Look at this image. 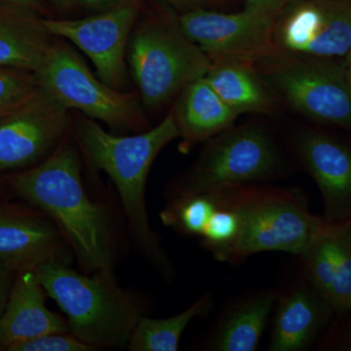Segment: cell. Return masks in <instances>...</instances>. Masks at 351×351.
<instances>
[{"label": "cell", "instance_id": "5", "mask_svg": "<svg viewBox=\"0 0 351 351\" xmlns=\"http://www.w3.org/2000/svg\"><path fill=\"white\" fill-rule=\"evenodd\" d=\"M127 64L143 104L156 108L189 83L204 77L212 62L184 34L178 18L154 17L136 23L127 48Z\"/></svg>", "mask_w": 351, "mask_h": 351}, {"label": "cell", "instance_id": "25", "mask_svg": "<svg viewBox=\"0 0 351 351\" xmlns=\"http://www.w3.org/2000/svg\"><path fill=\"white\" fill-rule=\"evenodd\" d=\"M38 89L32 71L0 66V119L27 103Z\"/></svg>", "mask_w": 351, "mask_h": 351}, {"label": "cell", "instance_id": "28", "mask_svg": "<svg viewBox=\"0 0 351 351\" xmlns=\"http://www.w3.org/2000/svg\"><path fill=\"white\" fill-rule=\"evenodd\" d=\"M246 7L279 14L292 0H243Z\"/></svg>", "mask_w": 351, "mask_h": 351}, {"label": "cell", "instance_id": "36", "mask_svg": "<svg viewBox=\"0 0 351 351\" xmlns=\"http://www.w3.org/2000/svg\"><path fill=\"white\" fill-rule=\"evenodd\" d=\"M348 239H350V241H351V225L350 226H348Z\"/></svg>", "mask_w": 351, "mask_h": 351}, {"label": "cell", "instance_id": "34", "mask_svg": "<svg viewBox=\"0 0 351 351\" xmlns=\"http://www.w3.org/2000/svg\"><path fill=\"white\" fill-rule=\"evenodd\" d=\"M346 68V75H348V84H350L351 92V62L350 63H345Z\"/></svg>", "mask_w": 351, "mask_h": 351}, {"label": "cell", "instance_id": "11", "mask_svg": "<svg viewBox=\"0 0 351 351\" xmlns=\"http://www.w3.org/2000/svg\"><path fill=\"white\" fill-rule=\"evenodd\" d=\"M69 110L39 87L19 108L0 119V175L40 163L71 130Z\"/></svg>", "mask_w": 351, "mask_h": 351}, {"label": "cell", "instance_id": "30", "mask_svg": "<svg viewBox=\"0 0 351 351\" xmlns=\"http://www.w3.org/2000/svg\"><path fill=\"white\" fill-rule=\"evenodd\" d=\"M0 1L23 7V8L29 9V10L38 14L45 12V7H44L43 0H0Z\"/></svg>", "mask_w": 351, "mask_h": 351}, {"label": "cell", "instance_id": "29", "mask_svg": "<svg viewBox=\"0 0 351 351\" xmlns=\"http://www.w3.org/2000/svg\"><path fill=\"white\" fill-rule=\"evenodd\" d=\"M85 8L99 13L123 3L127 0H76Z\"/></svg>", "mask_w": 351, "mask_h": 351}, {"label": "cell", "instance_id": "27", "mask_svg": "<svg viewBox=\"0 0 351 351\" xmlns=\"http://www.w3.org/2000/svg\"><path fill=\"white\" fill-rule=\"evenodd\" d=\"M16 272L0 260V316L5 308Z\"/></svg>", "mask_w": 351, "mask_h": 351}, {"label": "cell", "instance_id": "24", "mask_svg": "<svg viewBox=\"0 0 351 351\" xmlns=\"http://www.w3.org/2000/svg\"><path fill=\"white\" fill-rule=\"evenodd\" d=\"M239 233V219L234 210L218 203V208L199 237L203 245L213 253L216 260L226 262Z\"/></svg>", "mask_w": 351, "mask_h": 351}, {"label": "cell", "instance_id": "18", "mask_svg": "<svg viewBox=\"0 0 351 351\" xmlns=\"http://www.w3.org/2000/svg\"><path fill=\"white\" fill-rule=\"evenodd\" d=\"M172 112L182 140V149L186 152L233 126L239 117L205 76L182 90Z\"/></svg>", "mask_w": 351, "mask_h": 351}, {"label": "cell", "instance_id": "35", "mask_svg": "<svg viewBox=\"0 0 351 351\" xmlns=\"http://www.w3.org/2000/svg\"><path fill=\"white\" fill-rule=\"evenodd\" d=\"M343 62H345V63H350V62H351V51L350 54H348V56L343 60Z\"/></svg>", "mask_w": 351, "mask_h": 351}, {"label": "cell", "instance_id": "17", "mask_svg": "<svg viewBox=\"0 0 351 351\" xmlns=\"http://www.w3.org/2000/svg\"><path fill=\"white\" fill-rule=\"evenodd\" d=\"M56 40L38 13L0 1V66L36 73Z\"/></svg>", "mask_w": 351, "mask_h": 351}, {"label": "cell", "instance_id": "31", "mask_svg": "<svg viewBox=\"0 0 351 351\" xmlns=\"http://www.w3.org/2000/svg\"><path fill=\"white\" fill-rule=\"evenodd\" d=\"M48 1L60 10L69 12L75 7L76 0H48Z\"/></svg>", "mask_w": 351, "mask_h": 351}, {"label": "cell", "instance_id": "13", "mask_svg": "<svg viewBox=\"0 0 351 351\" xmlns=\"http://www.w3.org/2000/svg\"><path fill=\"white\" fill-rule=\"evenodd\" d=\"M71 247L56 225L29 203L0 201V260L13 271L68 263Z\"/></svg>", "mask_w": 351, "mask_h": 351}, {"label": "cell", "instance_id": "14", "mask_svg": "<svg viewBox=\"0 0 351 351\" xmlns=\"http://www.w3.org/2000/svg\"><path fill=\"white\" fill-rule=\"evenodd\" d=\"M295 144L300 161L319 189L324 221L331 226L351 225L350 138L304 129Z\"/></svg>", "mask_w": 351, "mask_h": 351}, {"label": "cell", "instance_id": "26", "mask_svg": "<svg viewBox=\"0 0 351 351\" xmlns=\"http://www.w3.org/2000/svg\"><path fill=\"white\" fill-rule=\"evenodd\" d=\"M94 348L71 332H52L20 343L12 351H91Z\"/></svg>", "mask_w": 351, "mask_h": 351}, {"label": "cell", "instance_id": "9", "mask_svg": "<svg viewBox=\"0 0 351 351\" xmlns=\"http://www.w3.org/2000/svg\"><path fill=\"white\" fill-rule=\"evenodd\" d=\"M278 15L251 7L228 14L193 8L182 14L178 22L212 64H255L281 53L276 40Z\"/></svg>", "mask_w": 351, "mask_h": 351}, {"label": "cell", "instance_id": "3", "mask_svg": "<svg viewBox=\"0 0 351 351\" xmlns=\"http://www.w3.org/2000/svg\"><path fill=\"white\" fill-rule=\"evenodd\" d=\"M38 276L46 295L66 316L69 332L92 348H123L143 317L138 302L119 287L112 269L80 274L68 263H44Z\"/></svg>", "mask_w": 351, "mask_h": 351}, {"label": "cell", "instance_id": "16", "mask_svg": "<svg viewBox=\"0 0 351 351\" xmlns=\"http://www.w3.org/2000/svg\"><path fill=\"white\" fill-rule=\"evenodd\" d=\"M332 311L313 287L300 286L291 291L278 301L269 350H306Z\"/></svg>", "mask_w": 351, "mask_h": 351}, {"label": "cell", "instance_id": "7", "mask_svg": "<svg viewBox=\"0 0 351 351\" xmlns=\"http://www.w3.org/2000/svg\"><path fill=\"white\" fill-rule=\"evenodd\" d=\"M34 75L39 87L66 110H78L112 130L140 133L147 127L140 98L101 82L68 43L57 39Z\"/></svg>", "mask_w": 351, "mask_h": 351}, {"label": "cell", "instance_id": "4", "mask_svg": "<svg viewBox=\"0 0 351 351\" xmlns=\"http://www.w3.org/2000/svg\"><path fill=\"white\" fill-rule=\"evenodd\" d=\"M219 204L234 210L239 233L226 262L237 263L263 252L302 256L328 223L309 211L295 189L257 184L211 191Z\"/></svg>", "mask_w": 351, "mask_h": 351}, {"label": "cell", "instance_id": "21", "mask_svg": "<svg viewBox=\"0 0 351 351\" xmlns=\"http://www.w3.org/2000/svg\"><path fill=\"white\" fill-rule=\"evenodd\" d=\"M212 302L211 294H206L177 315L164 319L143 316L134 328L127 348L131 351L178 350L182 332L193 319L211 308Z\"/></svg>", "mask_w": 351, "mask_h": 351}, {"label": "cell", "instance_id": "10", "mask_svg": "<svg viewBox=\"0 0 351 351\" xmlns=\"http://www.w3.org/2000/svg\"><path fill=\"white\" fill-rule=\"evenodd\" d=\"M138 12V2L127 0L82 19L43 18V22L52 36L69 40L91 60L101 82L126 91L127 48Z\"/></svg>", "mask_w": 351, "mask_h": 351}, {"label": "cell", "instance_id": "23", "mask_svg": "<svg viewBox=\"0 0 351 351\" xmlns=\"http://www.w3.org/2000/svg\"><path fill=\"white\" fill-rule=\"evenodd\" d=\"M348 226H332V246L334 255V279L329 304L339 313H351V241Z\"/></svg>", "mask_w": 351, "mask_h": 351}, {"label": "cell", "instance_id": "33", "mask_svg": "<svg viewBox=\"0 0 351 351\" xmlns=\"http://www.w3.org/2000/svg\"><path fill=\"white\" fill-rule=\"evenodd\" d=\"M9 195H11L6 188L3 176L0 175V201L8 199Z\"/></svg>", "mask_w": 351, "mask_h": 351}, {"label": "cell", "instance_id": "15", "mask_svg": "<svg viewBox=\"0 0 351 351\" xmlns=\"http://www.w3.org/2000/svg\"><path fill=\"white\" fill-rule=\"evenodd\" d=\"M36 270L16 272L5 308L0 316V351L52 332H68L66 319L45 304Z\"/></svg>", "mask_w": 351, "mask_h": 351}, {"label": "cell", "instance_id": "1", "mask_svg": "<svg viewBox=\"0 0 351 351\" xmlns=\"http://www.w3.org/2000/svg\"><path fill=\"white\" fill-rule=\"evenodd\" d=\"M3 180L11 195L38 208L56 225L83 269H112L108 214L88 195L80 152L69 136L40 163Z\"/></svg>", "mask_w": 351, "mask_h": 351}, {"label": "cell", "instance_id": "32", "mask_svg": "<svg viewBox=\"0 0 351 351\" xmlns=\"http://www.w3.org/2000/svg\"><path fill=\"white\" fill-rule=\"evenodd\" d=\"M168 1H170L171 3L176 4V5L195 6L206 1V0H168Z\"/></svg>", "mask_w": 351, "mask_h": 351}, {"label": "cell", "instance_id": "20", "mask_svg": "<svg viewBox=\"0 0 351 351\" xmlns=\"http://www.w3.org/2000/svg\"><path fill=\"white\" fill-rule=\"evenodd\" d=\"M276 301L274 293H261L247 298L230 309L214 332L211 350H257Z\"/></svg>", "mask_w": 351, "mask_h": 351}, {"label": "cell", "instance_id": "12", "mask_svg": "<svg viewBox=\"0 0 351 351\" xmlns=\"http://www.w3.org/2000/svg\"><path fill=\"white\" fill-rule=\"evenodd\" d=\"M276 40L285 54L345 60L351 51V0H292L277 17Z\"/></svg>", "mask_w": 351, "mask_h": 351}, {"label": "cell", "instance_id": "8", "mask_svg": "<svg viewBox=\"0 0 351 351\" xmlns=\"http://www.w3.org/2000/svg\"><path fill=\"white\" fill-rule=\"evenodd\" d=\"M269 87L307 119L351 133V92L345 62L280 53L263 60Z\"/></svg>", "mask_w": 351, "mask_h": 351}, {"label": "cell", "instance_id": "19", "mask_svg": "<svg viewBox=\"0 0 351 351\" xmlns=\"http://www.w3.org/2000/svg\"><path fill=\"white\" fill-rule=\"evenodd\" d=\"M253 64L242 62L215 63L205 75L221 100L239 115L269 114L276 108L269 85Z\"/></svg>", "mask_w": 351, "mask_h": 351}, {"label": "cell", "instance_id": "2", "mask_svg": "<svg viewBox=\"0 0 351 351\" xmlns=\"http://www.w3.org/2000/svg\"><path fill=\"white\" fill-rule=\"evenodd\" d=\"M71 131L78 147L95 169L108 176L117 189L134 240L141 251L164 272L170 263L149 225L145 186L152 164L166 145L180 138L171 112L154 128L136 135L108 133L96 120L78 115Z\"/></svg>", "mask_w": 351, "mask_h": 351}, {"label": "cell", "instance_id": "6", "mask_svg": "<svg viewBox=\"0 0 351 351\" xmlns=\"http://www.w3.org/2000/svg\"><path fill=\"white\" fill-rule=\"evenodd\" d=\"M283 164L276 140L263 127L232 126L208 140L173 196L271 181L281 175Z\"/></svg>", "mask_w": 351, "mask_h": 351}, {"label": "cell", "instance_id": "22", "mask_svg": "<svg viewBox=\"0 0 351 351\" xmlns=\"http://www.w3.org/2000/svg\"><path fill=\"white\" fill-rule=\"evenodd\" d=\"M218 202L211 193L174 195L160 218L164 225L186 235L200 237Z\"/></svg>", "mask_w": 351, "mask_h": 351}]
</instances>
